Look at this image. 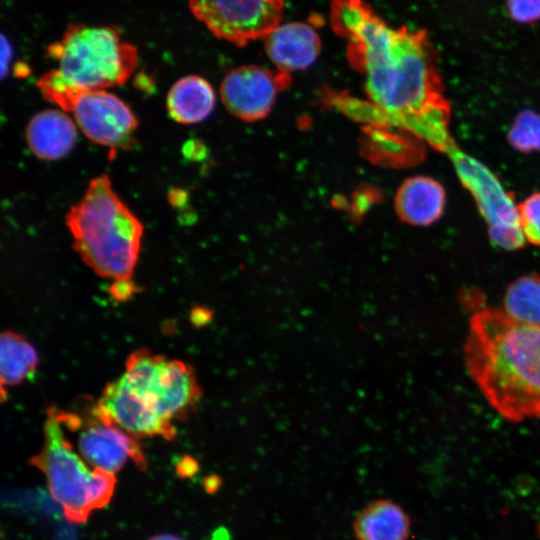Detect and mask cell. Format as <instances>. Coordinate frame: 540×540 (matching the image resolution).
<instances>
[{"instance_id":"cell-2","label":"cell","mask_w":540,"mask_h":540,"mask_svg":"<svg viewBox=\"0 0 540 540\" xmlns=\"http://www.w3.org/2000/svg\"><path fill=\"white\" fill-rule=\"evenodd\" d=\"M463 356L471 380L503 419H540V325L482 308L470 317Z\"/></svg>"},{"instance_id":"cell-20","label":"cell","mask_w":540,"mask_h":540,"mask_svg":"<svg viewBox=\"0 0 540 540\" xmlns=\"http://www.w3.org/2000/svg\"><path fill=\"white\" fill-rule=\"evenodd\" d=\"M507 139L510 145L523 153L540 151V114L524 110L513 121Z\"/></svg>"},{"instance_id":"cell-23","label":"cell","mask_w":540,"mask_h":540,"mask_svg":"<svg viewBox=\"0 0 540 540\" xmlns=\"http://www.w3.org/2000/svg\"><path fill=\"white\" fill-rule=\"evenodd\" d=\"M198 463L191 457H184L177 464V473L182 477H191L198 471Z\"/></svg>"},{"instance_id":"cell-21","label":"cell","mask_w":540,"mask_h":540,"mask_svg":"<svg viewBox=\"0 0 540 540\" xmlns=\"http://www.w3.org/2000/svg\"><path fill=\"white\" fill-rule=\"evenodd\" d=\"M521 232L527 242L540 246V192L526 197L517 205Z\"/></svg>"},{"instance_id":"cell-29","label":"cell","mask_w":540,"mask_h":540,"mask_svg":"<svg viewBox=\"0 0 540 540\" xmlns=\"http://www.w3.org/2000/svg\"><path fill=\"white\" fill-rule=\"evenodd\" d=\"M537 534H538V537L540 538V523L538 524V527H537Z\"/></svg>"},{"instance_id":"cell-18","label":"cell","mask_w":540,"mask_h":540,"mask_svg":"<svg viewBox=\"0 0 540 540\" xmlns=\"http://www.w3.org/2000/svg\"><path fill=\"white\" fill-rule=\"evenodd\" d=\"M0 354L1 391L5 385H18L28 378L39 360L32 344L12 331L1 334Z\"/></svg>"},{"instance_id":"cell-25","label":"cell","mask_w":540,"mask_h":540,"mask_svg":"<svg viewBox=\"0 0 540 540\" xmlns=\"http://www.w3.org/2000/svg\"><path fill=\"white\" fill-rule=\"evenodd\" d=\"M222 479L217 475H210L203 481V486L207 493H216L221 487Z\"/></svg>"},{"instance_id":"cell-12","label":"cell","mask_w":540,"mask_h":540,"mask_svg":"<svg viewBox=\"0 0 540 540\" xmlns=\"http://www.w3.org/2000/svg\"><path fill=\"white\" fill-rule=\"evenodd\" d=\"M92 414L133 437L161 436L172 440L176 430L168 420L136 396L121 380L107 384Z\"/></svg>"},{"instance_id":"cell-5","label":"cell","mask_w":540,"mask_h":540,"mask_svg":"<svg viewBox=\"0 0 540 540\" xmlns=\"http://www.w3.org/2000/svg\"><path fill=\"white\" fill-rule=\"evenodd\" d=\"M29 462L44 473L52 498L71 523L86 522L92 511L106 506L114 494V474L86 465L65 437L55 408L47 412L43 446Z\"/></svg>"},{"instance_id":"cell-7","label":"cell","mask_w":540,"mask_h":540,"mask_svg":"<svg viewBox=\"0 0 540 540\" xmlns=\"http://www.w3.org/2000/svg\"><path fill=\"white\" fill-rule=\"evenodd\" d=\"M286 0H187L217 38L242 46L265 38L281 21Z\"/></svg>"},{"instance_id":"cell-13","label":"cell","mask_w":540,"mask_h":540,"mask_svg":"<svg viewBox=\"0 0 540 540\" xmlns=\"http://www.w3.org/2000/svg\"><path fill=\"white\" fill-rule=\"evenodd\" d=\"M265 51L277 70L289 74L311 66L321 51L313 26L303 22L279 24L265 37Z\"/></svg>"},{"instance_id":"cell-15","label":"cell","mask_w":540,"mask_h":540,"mask_svg":"<svg viewBox=\"0 0 540 540\" xmlns=\"http://www.w3.org/2000/svg\"><path fill=\"white\" fill-rule=\"evenodd\" d=\"M26 141L31 152L42 160H57L74 147L77 130L73 121L59 110L35 114L26 127Z\"/></svg>"},{"instance_id":"cell-14","label":"cell","mask_w":540,"mask_h":540,"mask_svg":"<svg viewBox=\"0 0 540 540\" xmlns=\"http://www.w3.org/2000/svg\"><path fill=\"white\" fill-rule=\"evenodd\" d=\"M445 204L446 192L441 183L423 175L406 179L394 199L399 218L413 226H429L438 221Z\"/></svg>"},{"instance_id":"cell-10","label":"cell","mask_w":540,"mask_h":540,"mask_svg":"<svg viewBox=\"0 0 540 540\" xmlns=\"http://www.w3.org/2000/svg\"><path fill=\"white\" fill-rule=\"evenodd\" d=\"M63 425L80 430L77 447L81 457L94 468L116 473L131 459L140 469L147 467V460L134 437L119 427L101 421L96 416L83 424L78 415L57 410Z\"/></svg>"},{"instance_id":"cell-1","label":"cell","mask_w":540,"mask_h":540,"mask_svg":"<svg viewBox=\"0 0 540 540\" xmlns=\"http://www.w3.org/2000/svg\"><path fill=\"white\" fill-rule=\"evenodd\" d=\"M330 22L385 121L450 152V106L425 29L389 26L365 0H332Z\"/></svg>"},{"instance_id":"cell-16","label":"cell","mask_w":540,"mask_h":540,"mask_svg":"<svg viewBox=\"0 0 540 540\" xmlns=\"http://www.w3.org/2000/svg\"><path fill=\"white\" fill-rule=\"evenodd\" d=\"M352 529L357 540H407L411 520L396 502L378 499L359 512Z\"/></svg>"},{"instance_id":"cell-24","label":"cell","mask_w":540,"mask_h":540,"mask_svg":"<svg viewBox=\"0 0 540 540\" xmlns=\"http://www.w3.org/2000/svg\"><path fill=\"white\" fill-rule=\"evenodd\" d=\"M112 287V295L117 299L127 298L134 290L130 281H115Z\"/></svg>"},{"instance_id":"cell-3","label":"cell","mask_w":540,"mask_h":540,"mask_svg":"<svg viewBox=\"0 0 540 540\" xmlns=\"http://www.w3.org/2000/svg\"><path fill=\"white\" fill-rule=\"evenodd\" d=\"M46 53L57 65L36 84L42 96L62 110L77 92L123 85L138 62L135 46L110 25L71 23Z\"/></svg>"},{"instance_id":"cell-19","label":"cell","mask_w":540,"mask_h":540,"mask_svg":"<svg viewBox=\"0 0 540 540\" xmlns=\"http://www.w3.org/2000/svg\"><path fill=\"white\" fill-rule=\"evenodd\" d=\"M502 311L516 321L540 325V275L526 274L512 281L505 289Z\"/></svg>"},{"instance_id":"cell-4","label":"cell","mask_w":540,"mask_h":540,"mask_svg":"<svg viewBox=\"0 0 540 540\" xmlns=\"http://www.w3.org/2000/svg\"><path fill=\"white\" fill-rule=\"evenodd\" d=\"M73 247L101 277L130 281L143 224L118 197L106 174L92 179L83 198L66 215Z\"/></svg>"},{"instance_id":"cell-27","label":"cell","mask_w":540,"mask_h":540,"mask_svg":"<svg viewBox=\"0 0 540 540\" xmlns=\"http://www.w3.org/2000/svg\"><path fill=\"white\" fill-rule=\"evenodd\" d=\"M212 540H230V536L226 529L220 528L214 532Z\"/></svg>"},{"instance_id":"cell-9","label":"cell","mask_w":540,"mask_h":540,"mask_svg":"<svg viewBox=\"0 0 540 540\" xmlns=\"http://www.w3.org/2000/svg\"><path fill=\"white\" fill-rule=\"evenodd\" d=\"M64 111L73 114L89 140L108 147L112 155L134 144L138 120L131 108L114 94L105 90L77 92Z\"/></svg>"},{"instance_id":"cell-11","label":"cell","mask_w":540,"mask_h":540,"mask_svg":"<svg viewBox=\"0 0 540 540\" xmlns=\"http://www.w3.org/2000/svg\"><path fill=\"white\" fill-rule=\"evenodd\" d=\"M289 84V74L255 65L231 70L220 86L226 109L244 121H257L269 114L277 96Z\"/></svg>"},{"instance_id":"cell-6","label":"cell","mask_w":540,"mask_h":540,"mask_svg":"<svg viewBox=\"0 0 540 540\" xmlns=\"http://www.w3.org/2000/svg\"><path fill=\"white\" fill-rule=\"evenodd\" d=\"M150 408L168 420L184 419L201 398L193 368L139 349L129 355L120 377Z\"/></svg>"},{"instance_id":"cell-26","label":"cell","mask_w":540,"mask_h":540,"mask_svg":"<svg viewBox=\"0 0 540 540\" xmlns=\"http://www.w3.org/2000/svg\"><path fill=\"white\" fill-rule=\"evenodd\" d=\"M192 318L195 324L202 326L209 323L212 318V313L208 309L198 308L193 312Z\"/></svg>"},{"instance_id":"cell-22","label":"cell","mask_w":540,"mask_h":540,"mask_svg":"<svg viewBox=\"0 0 540 540\" xmlns=\"http://www.w3.org/2000/svg\"><path fill=\"white\" fill-rule=\"evenodd\" d=\"M510 18L520 24H532L540 20V0H506Z\"/></svg>"},{"instance_id":"cell-17","label":"cell","mask_w":540,"mask_h":540,"mask_svg":"<svg viewBox=\"0 0 540 540\" xmlns=\"http://www.w3.org/2000/svg\"><path fill=\"white\" fill-rule=\"evenodd\" d=\"M166 103L173 120L181 124H195L206 119L213 111L215 93L206 79L188 75L172 85Z\"/></svg>"},{"instance_id":"cell-28","label":"cell","mask_w":540,"mask_h":540,"mask_svg":"<svg viewBox=\"0 0 540 540\" xmlns=\"http://www.w3.org/2000/svg\"><path fill=\"white\" fill-rule=\"evenodd\" d=\"M148 540H182L180 537L169 533L155 535Z\"/></svg>"},{"instance_id":"cell-8","label":"cell","mask_w":540,"mask_h":540,"mask_svg":"<svg viewBox=\"0 0 540 540\" xmlns=\"http://www.w3.org/2000/svg\"><path fill=\"white\" fill-rule=\"evenodd\" d=\"M451 156L461 181L487 219L491 240L506 250L522 248L526 240L520 229L517 206L497 178L480 162L458 150H453Z\"/></svg>"}]
</instances>
